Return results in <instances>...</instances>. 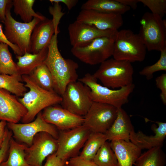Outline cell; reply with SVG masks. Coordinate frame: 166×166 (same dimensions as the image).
I'll list each match as a JSON object with an SVG mask.
<instances>
[{
	"instance_id": "obj_1",
	"label": "cell",
	"mask_w": 166,
	"mask_h": 166,
	"mask_svg": "<svg viewBox=\"0 0 166 166\" xmlns=\"http://www.w3.org/2000/svg\"><path fill=\"white\" fill-rule=\"evenodd\" d=\"M55 31L48 46L47 56L44 61L50 71L53 79L54 91L61 96L67 85L77 81L78 78L77 63L70 59H65L61 55L58 47L57 35Z\"/></svg>"
},
{
	"instance_id": "obj_2",
	"label": "cell",
	"mask_w": 166,
	"mask_h": 166,
	"mask_svg": "<svg viewBox=\"0 0 166 166\" xmlns=\"http://www.w3.org/2000/svg\"><path fill=\"white\" fill-rule=\"evenodd\" d=\"M25 86L29 89L19 101L26 108L27 112L22 119L23 123L30 122L45 108L61 103L62 97L55 91H48L39 86L29 75L22 76Z\"/></svg>"
},
{
	"instance_id": "obj_3",
	"label": "cell",
	"mask_w": 166,
	"mask_h": 166,
	"mask_svg": "<svg viewBox=\"0 0 166 166\" xmlns=\"http://www.w3.org/2000/svg\"><path fill=\"white\" fill-rule=\"evenodd\" d=\"M133 73L131 62L112 58L101 63L93 75L103 86L115 89L133 83Z\"/></svg>"
},
{
	"instance_id": "obj_4",
	"label": "cell",
	"mask_w": 166,
	"mask_h": 166,
	"mask_svg": "<svg viewBox=\"0 0 166 166\" xmlns=\"http://www.w3.org/2000/svg\"><path fill=\"white\" fill-rule=\"evenodd\" d=\"M93 74L86 73L78 81L89 87L93 102L105 103L117 109L128 101V97L135 87L133 84L117 89H112L98 83Z\"/></svg>"
},
{
	"instance_id": "obj_5",
	"label": "cell",
	"mask_w": 166,
	"mask_h": 166,
	"mask_svg": "<svg viewBox=\"0 0 166 166\" xmlns=\"http://www.w3.org/2000/svg\"><path fill=\"white\" fill-rule=\"evenodd\" d=\"M138 34L148 51H160L166 48V21L158 15L146 12L140 21Z\"/></svg>"
},
{
	"instance_id": "obj_6",
	"label": "cell",
	"mask_w": 166,
	"mask_h": 166,
	"mask_svg": "<svg viewBox=\"0 0 166 166\" xmlns=\"http://www.w3.org/2000/svg\"><path fill=\"white\" fill-rule=\"evenodd\" d=\"M146 49L139 35L129 29L118 31L114 42V59L131 63L145 59Z\"/></svg>"
},
{
	"instance_id": "obj_7",
	"label": "cell",
	"mask_w": 166,
	"mask_h": 166,
	"mask_svg": "<svg viewBox=\"0 0 166 166\" xmlns=\"http://www.w3.org/2000/svg\"><path fill=\"white\" fill-rule=\"evenodd\" d=\"M12 6V0L6 8L4 34L7 40L17 46L23 55L26 52L30 53L32 33L35 26L42 20L34 18L29 22H18L11 15V9Z\"/></svg>"
},
{
	"instance_id": "obj_8",
	"label": "cell",
	"mask_w": 166,
	"mask_h": 166,
	"mask_svg": "<svg viewBox=\"0 0 166 166\" xmlns=\"http://www.w3.org/2000/svg\"><path fill=\"white\" fill-rule=\"evenodd\" d=\"M117 32L111 37L96 38L83 46L72 47L71 51L75 57L85 63L91 65L101 64L113 56Z\"/></svg>"
},
{
	"instance_id": "obj_9",
	"label": "cell",
	"mask_w": 166,
	"mask_h": 166,
	"mask_svg": "<svg viewBox=\"0 0 166 166\" xmlns=\"http://www.w3.org/2000/svg\"><path fill=\"white\" fill-rule=\"evenodd\" d=\"M61 97L62 107L80 116H85L93 102L89 88L79 81L69 83Z\"/></svg>"
},
{
	"instance_id": "obj_10",
	"label": "cell",
	"mask_w": 166,
	"mask_h": 166,
	"mask_svg": "<svg viewBox=\"0 0 166 166\" xmlns=\"http://www.w3.org/2000/svg\"><path fill=\"white\" fill-rule=\"evenodd\" d=\"M91 132L83 125L66 131H59L58 148L55 154L63 161L79 155Z\"/></svg>"
},
{
	"instance_id": "obj_11",
	"label": "cell",
	"mask_w": 166,
	"mask_h": 166,
	"mask_svg": "<svg viewBox=\"0 0 166 166\" xmlns=\"http://www.w3.org/2000/svg\"><path fill=\"white\" fill-rule=\"evenodd\" d=\"M7 127L11 131L16 140L28 146L31 145L34 136L39 132H47L57 139L59 134V130L55 126L45 121L41 112L33 121L22 124L7 122Z\"/></svg>"
},
{
	"instance_id": "obj_12",
	"label": "cell",
	"mask_w": 166,
	"mask_h": 166,
	"mask_svg": "<svg viewBox=\"0 0 166 166\" xmlns=\"http://www.w3.org/2000/svg\"><path fill=\"white\" fill-rule=\"evenodd\" d=\"M118 109L108 104L93 102L84 116L83 125L91 132L105 134L117 115Z\"/></svg>"
},
{
	"instance_id": "obj_13",
	"label": "cell",
	"mask_w": 166,
	"mask_h": 166,
	"mask_svg": "<svg viewBox=\"0 0 166 166\" xmlns=\"http://www.w3.org/2000/svg\"><path fill=\"white\" fill-rule=\"evenodd\" d=\"M58 148L57 140L49 133L41 132L34 137L32 143L25 150L26 159L31 166H43V162Z\"/></svg>"
},
{
	"instance_id": "obj_14",
	"label": "cell",
	"mask_w": 166,
	"mask_h": 166,
	"mask_svg": "<svg viewBox=\"0 0 166 166\" xmlns=\"http://www.w3.org/2000/svg\"><path fill=\"white\" fill-rule=\"evenodd\" d=\"M68 31L70 44L76 47L85 45L98 38L112 36L118 30H102L76 20L69 25Z\"/></svg>"
},
{
	"instance_id": "obj_15",
	"label": "cell",
	"mask_w": 166,
	"mask_h": 166,
	"mask_svg": "<svg viewBox=\"0 0 166 166\" xmlns=\"http://www.w3.org/2000/svg\"><path fill=\"white\" fill-rule=\"evenodd\" d=\"M76 20L93 26L102 30H118L123 24L121 14L103 13L92 10H81Z\"/></svg>"
},
{
	"instance_id": "obj_16",
	"label": "cell",
	"mask_w": 166,
	"mask_h": 166,
	"mask_svg": "<svg viewBox=\"0 0 166 166\" xmlns=\"http://www.w3.org/2000/svg\"><path fill=\"white\" fill-rule=\"evenodd\" d=\"M42 115L45 121L55 126L59 131L67 130L81 126L84 121L83 117L54 105L45 109Z\"/></svg>"
},
{
	"instance_id": "obj_17",
	"label": "cell",
	"mask_w": 166,
	"mask_h": 166,
	"mask_svg": "<svg viewBox=\"0 0 166 166\" xmlns=\"http://www.w3.org/2000/svg\"><path fill=\"white\" fill-rule=\"evenodd\" d=\"M27 112L26 108L17 97L0 88V121L18 123Z\"/></svg>"
},
{
	"instance_id": "obj_18",
	"label": "cell",
	"mask_w": 166,
	"mask_h": 166,
	"mask_svg": "<svg viewBox=\"0 0 166 166\" xmlns=\"http://www.w3.org/2000/svg\"><path fill=\"white\" fill-rule=\"evenodd\" d=\"M58 25L53 20L46 18L41 21L34 27L30 38V53H38L48 46Z\"/></svg>"
},
{
	"instance_id": "obj_19",
	"label": "cell",
	"mask_w": 166,
	"mask_h": 166,
	"mask_svg": "<svg viewBox=\"0 0 166 166\" xmlns=\"http://www.w3.org/2000/svg\"><path fill=\"white\" fill-rule=\"evenodd\" d=\"M156 123L158 127L155 124L152 126L154 135H147L140 131L136 132L133 129L130 134V141L141 150L162 147L166 136V123L159 121Z\"/></svg>"
},
{
	"instance_id": "obj_20",
	"label": "cell",
	"mask_w": 166,
	"mask_h": 166,
	"mask_svg": "<svg viewBox=\"0 0 166 166\" xmlns=\"http://www.w3.org/2000/svg\"><path fill=\"white\" fill-rule=\"evenodd\" d=\"M134 129L130 117L122 108L118 109L117 117L105 132L107 140H122L130 141V135Z\"/></svg>"
},
{
	"instance_id": "obj_21",
	"label": "cell",
	"mask_w": 166,
	"mask_h": 166,
	"mask_svg": "<svg viewBox=\"0 0 166 166\" xmlns=\"http://www.w3.org/2000/svg\"><path fill=\"white\" fill-rule=\"evenodd\" d=\"M110 144L117 160V166H132L141 154V150L130 141L112 140Z\"/></svg>"
},
{
	"instance_id": "obj_22",
	"label": "cell",
	"mask_w": 166,
	"mask_h": 166,
	"mask_svg": "<svg viewBox=\"0 0 166 166\" xmlns=\"http://www.w3.org/2000/svg\"><path fill=\"white\" fill-rule=\"evenodd\" d=\"M48 52V46L37 53L26 52L23 55L16 56V58L18 60L16 64L19 74L30 75L36 68L44 62Z\"/></svg>"
},
{
	"instance_id": "obj_23",
	"label": "cell",
	"mask_w": 166,
	"mask_h": 166,
	"mask_svg": "<svg viewBox=\"0 0 166 166\" xmlns=\"http://www.w3.org/2000/svg\"><path fill=\"white\" fill-rule=\"evenodd\" d=\"M81 9L122 15L129 10L130 8L117 0H89L82 5Z\"/></svg>"
},
{
	"instance_id": "obj_24",
	"label": "cell",
	"mask_w": 166,
	"mask_h": 166,
	"mask_svg": "<svg viewBox=\"0 0 166 166\" xmlns=\"http://www.w3.org/2000/svg\"><path fill=\"white\" fill-rule=\"evenodd\" d=\"M11 138L9 144L8 157L0 166H31L26 159L25 150L28 147Z\"/></svg>"
},
{
	"instance_id": "obj_25",
	"label": "cell",
	"mask_w": 166,
	"mask_h": 166,
	"mask_svg": "<svg viewBox=\"0 0 166 166\" xmlns=\"http://www.w3.org/2000/svg\"><path fill=\"white\" fill-rule=\"evenodd\" d=\"M106 141L105 134L91 132L78 156L84 160L92 161L99 148Z\"/></svg>"
},
{
	"instance_id": "obj_26",
	"label": "cell",
	"mask_w": 166,
	"mask_h": 166,
	"mask_svg": "<svg viewBox=\"0 0 166 166\" xmlns=\"http://www.w3.org/2000/svg\"><path fill=\"white\" fill-rule=\"evenodd\" d=\"M166 155L162 147L148 149L141 154L136 160L135 166H165Z\"/></svg>"
},
{
	"instance_id": "obj_27",
	"label": "cell",
	"mask_w": 166,
	"mask_h": 166,
	"mask_svg": "<svg viewBox=\"0 0 166 166\" xmlns=\"http://www.w3.org/2000/svg\"><path fill=\"white\" fill-rule=\"evenodd\" d=\"M19 74H0V88L7 91L17 97H22L27 91Z\"/></svg>"
},
{
	"instance_id": "obj_28",
	"label": "cell",
	"mask_w": 166,
	"mask_h": 166,
	"mask_svg": "<svg viewBox=\"0 0 166 166\" xmlns=\"http://www.w3.org/2000/svg\"><path fill=\"white\" fill-rule=\"evenodd\" d=\"M34 0H14L12 1L14 11L16 15H19L24 23L31 22L33 18H39L42 21L46 18L38 13H36L33 7Z\"/></svg>"
},
{
	"instance_id": "obj_29",
	"label": "cell",
	"mask_w": 166,
	"mask_h": 166,
	"mask_svg": "<svg viewBox=\"0 0 166 166\" xmlns=\"http://www.w3.org/2000/svg\"><path fill=\"white\" fill-rule=\"evenodd\" d=\"M8 46L5 43H0V74H19L17 64L13 60Z\"/></svg>"
},
{
	"instance_id": "obj_30",
	"label": "cell",
	"mask_w": 166,
	"mask_h": 166,
	"mask_svg": "<svg viewBox=\"0 0 166 166\" xmlns=\"http://www.w3.org/2000/svg\"><path fill=\"white\" fill-rule=\"evenodd\" d=\"M29 75L42 89L48 91H54L51 74L44 62L36 68Z\"/></svg>"
},
{
	"instance_id": "obj_31",
	"label": "cell",
	"mask_w": 166,
	"mask_h": 166,
	"mask_svg": "<svg viewBox=\"0 0 166 166\" xmlns=\"http://www.w3.org/2000/svg\"><path fill=\"white\" fill-rule=\"evenodd\" d=\"M99 166H117L116 156L106 141L101 146L92 160Z\"/></svg>"
},
{
	"instance_id": "obj_32",
	"label": "cell",
	"mask_w": 166,
	"mask_h": 166,
	"mask_svg": "<svg viewBox=\"0 0 166 166\" xmlns=\"http://www.w3.org/2000/svg\"><path fill=\"white\" fill-rule=\"evenodd\" d=\"M160 52V58L156 62L144 67L139 72L140 74L145 77L147 80L152 79L155 72L161 71H166V48Z\"/></svg>"
},
{
	"instance_id": "obj_33",
	"label": "cell",
	"mask_w": 166,
	"mask_h": 166,
	"mask_svg": "<svg viewBox=\"0 0 166 166\" xmlns=\"http://www.w3.org/2000/svg\"><path fill=\"white\" fill-rule=\"evenodd\" d=\"M147 7L151 13L162 18L166 13V0H139Z\"/></svg>"
},
{
	"instance_id": "obj_34",
	"label": "cell",
	"mask_w": 166,
	"mask_h": 166,
	"mask_svg": "<svg viewBox=\"0 0 166 166\" xmlns=\"http://www.w3.org/2000/svg\"><path fill=\"white\" fill-rule=\"evenodd\" d=\"M12 136V132L7 127L4 141L0 149V165L2 162L6 160L8 155L10 140Z\"/></svg>"
},
{
	"instance_id": "obj_35",
	"label": "cell",
	"mask_w": 166,
	"mask_h": 166,
	"mask_svg": "<svg viewBox=\"0 0 166 166\" xmlns=\"http://www.w3.org/2000/svg\"><path fill=\"white\" fill-rule=\"evenodd\" d=\"M156 85L161 90L160 99L163 103L166 105V73L162 74L155 79Z\"/></svg>"
},
{
	"instance_id": "obj_36",
	"label": "cell",
	"mask_w": 166,
	"mask_h": 166,
	"mask_svg": "<svg viewBox=\"0 0 166 166\" xmlns=\"http://www.w3.org/2000/svg\"><path fill=\"white\" fill-rule=\"evenodd\" d=\"M67 162L73 166H99L92 161L84 160L78 156L69 159Z\"/></svg>"
},
{
	"instance_id": "obj_37",
	"label": "cell",
	"mask_w": 166,
	"mask_h": 166,
	"mask_svg": "<svg viewBox=\"0 0 166 166\" xmlns=\"http://www.w3.org/2000/svg\"><path fill=\"white\" fill-rule=\"evenodd\" d=\"M66 161L59 158L55 153L49 155L46 158L44 166H63Z\"/></svg>"
},
{
	"instance_id": "obj_38",
	"label": "cell",
	"mask_w": 166,
	"mask_h": 166,
	"mask_svg": "<svg viewBox=\"0 0 166 166\" xmlns=\"http://www.w3.org/2000/svg\"><path fill=\"white\" fill-rule=\"evenodd\" d=\"M0 42L7 44L12 49L16 56H22L23 54L16 45L10 43L6 38L3 31L2 26L0 23Z\"/></svg>"
},
{
	"instance_id": "obj_39",
	"label": "cell",
	"mask_w": 166,
	"mask_h": 166,
	"mask_svg": "<svg viewBox=\"0 0 166 166\" xmlns=\"http://www.w3.org/2000/svg\"><path fill=\"white\" fill-rule=\"evenodd\" d=\"M11 1L10 0H0V21L3 23L5 19L7 6Z\"/></svg>"
},
{
	"instance_id": "obj_40",
	"label": "cell",
	"mask_w": 166,
	"mask_h": 166,
	"mask_svg": "<svg viewBox=\"0 0 166 166\" xmlns=\"http://www.w3.org/2000/svg\"><path fill=\"white\" fill-rule=\"evenodd\" d=\"M49 1L52 3H63L69 10L75 6L78 2L77 0H50Z\"/></svg>"
},
{
	"instance_id": "obj_41",
	"label": "cell",
	"mask_w": 166,
	"mask_h": 166,
	"mask_svg": "<svg viewBox=\"0 0 166 166\" xmlns=\"http://www.w3.org/2000/svg\"><path fill=\"white\" fill-rule=\"evenodd\" d=\"M7 123V122L5 121H0V149L2 146L4 139Z\"/></svg>"
},
{
	"instance_id": "obj_42",
	"label": "cell",
	"mask_w": 166,
	"mask_h": 166,
	"mask_svg": "<svg viewBox=\"0 0 166 166\" xmlns=\"http://www.w3.org/2000/svg\"><path fill=\"white\" fill-rule=\"evenodd\" d=\"M122 4L128 6L130 8L135 10L137 7L139 0H117Z\"/></svg>"
},
{
	"instance_id": "obj_43",
	"label": "cell",
	"mask_w": 166,
	"mask_h": 166,
	"mask_svg": "<svg viewBox=\"0 0 166 166\" xmlns=\"http://www.w3.org/2000/svg\"><path fill=\"white\" fill-rule=\"evenodd\" d=\"M63 166H72L70 164H69L67 162V161H66L65 164H64V165Z\"/></svg>"
},
{
	"instance_id": "obj_44",
	"label": "cell",
	"mask_w": 166,
	"mask_h": 166,
	"mask_svg": "<svg viewBox=\"0 0 166 166\" xmlns=\"http://www.w3.org/2000/svg\"><path fill=\"white\" fill-rule=\"evenodd\" d=\"M1 42H0V43Z\"/></svg>"
}]
</instances>
